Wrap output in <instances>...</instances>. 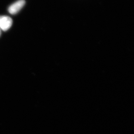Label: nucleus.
Segmentation results:
<instances>
[{"label": "nucleus", "instance_id": "f257e3e1", "mask_svg": "<svg viewBox=\"0 0 134 134\" xmlns=\"http://www.w3.org/2000/svg\"><path fill=\"white\" fill-rule=\"evenodd\" d=\"M25 4V1L24 0H18L9 7L8 9V12L11 14H16L24 6Z\"/></svg>", "mask_w": 134, "mask_h": 134}, {"label": "nucleus", "instance_id": "f03ea898", "mask_svg": "<svg viewBox=\"0 0 134 134\" xmlns=\"http://www.w3.org/2000/svg\"><path fill=\"white\" fill-rule=\"evenodd\" d=\"M13 21L12 18L7 16H0V28L7 31L12 27Z\"/></svg>", "mask_w": 134, "mask_h": 134}, {"label": "nucleus", "instance_id": "7ed1b4c3", "mask_svg": "<svg viewBox=\"0 0 134 134\" xmlns=\"http://www.w3.org/2000/svg\"><path fill=\"white\" fill-rule=\"evenodd\" d=\"M1 30H0V35H1Z\"/></svg>", "mask_w": 134, "mask_h": 134}]
</instances>
